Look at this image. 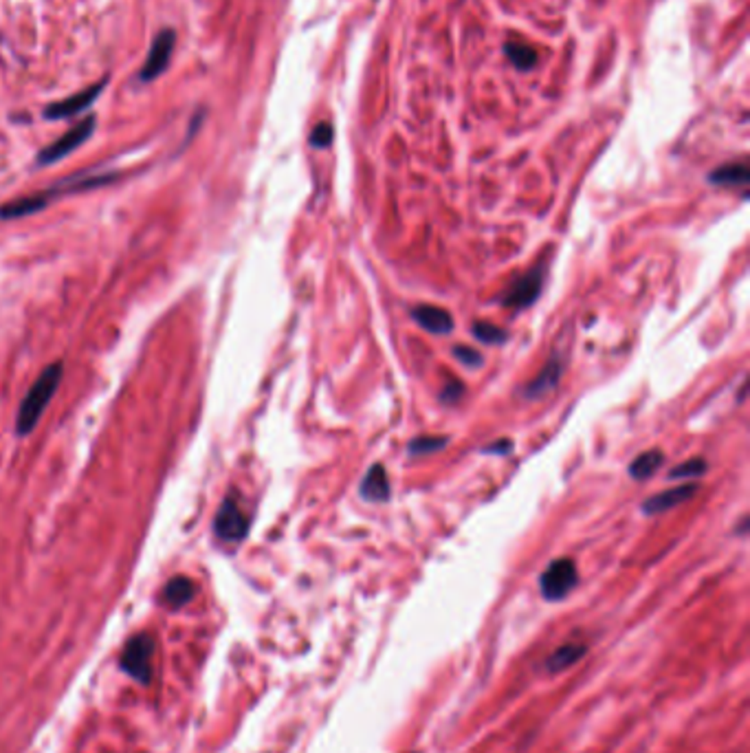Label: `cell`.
<instances>
[{
    "mask_svg": "<svg viewBox=\"0 0 750 753\" xmlns=\"http://www.w3.org/2000/svg\"><path fill=\"white\" fill-rule=\"evenodd\" d=\"M194 595H196L194 581L190 578H185V575H176V578H172L165 584L161 599H164V604H167L170 608H183L185 604L192 602Z\"/></svg>",
    "mask_w": 750,
    "mask_h": 753,
    "instance_id": "7c38bea8",
    "label": "cell"
},
{
    "mask_svg": "<svg viewBox=\"0 0 750 753\" xmlns=\"http://www.w3.org/2000/svg\"><path fill=\"white\" fill-rule=\"evenodd\" d=\"M577 581H579V573H577L575 562L561 557V560L551 562L548 569L544 571L542 578H539V590L548 602H559L575 588Z\"/></svg>",
    "mask_w": 750,
    "mask_h": 753,
    "instance_id": "277c9868",
    "label": "cell"
},
{
    "mask_svg": "<svg viewBox=\"0 0 750 753\" xmlns=\"http://www.w3.org/2000/svg\"><path fill=\"white\" fill-rule=\"evenodd\" d=\"M510 447H513V443L510 441H498L493 443V445L485 447L486 454H506V452H510Z\"/></svg>",
    "mask_w": 750,
    "mask_h": 753,
    "instance_id": "cb8c5ba5",
    "label": "cell"
},
{
    "mask_svg": "<svg viewBox=\"0 0 750 753\" xmlns=\"http://www.w3.org/2000/svg\"><path fill=\"white\" fill-rule=\"evenodd\" d=\"M174 47H176V33L174 30H161L156 33L155 42H152L150 51H147V58L143 62L141 71H139V80L143 84H150L155 82L156 78H161V75L165 73V69L170 66L172 62V55H174Z\"/></svg>",
    "mask_w": 750,
    "mask_h": 753,
    "instance_id": "8992f818",
    "label": "cell"
},
{
    "mask_svg": "<svg viewBox=\"0 0 750 753\" xmlns=\"http://www.w3.org/2000/svg\"><path fill=\"white\" fill-rule=\"evenodd\" d=\"M62 375H64V364H62V361H55V364L46 366V368L40 373V376L33 381V385L29 388V393L25 394V399H22L21 408H18V414H16L18 436H27L36 430L42 414H45V410L49 408L51 399L55 397L57 388H60Z\"/></svg>",
    "mask_w": 750,
    "mask_h": 753,
    "instance_id": "6da1fadb",
    "label": "cell"
},
{
    "mask_svg": "<svg viewBox=\"0 0 750 753\" xmlns=\"http://www.w3.org/2000/svg\"><path fill=\"white\" fill-rule=\"evenodd\" d=\"M447 445L445 436H418L409 441V454H432V452L442 450Z\"/></svg>",
    "mask_w": 750,
    "mask_h": 753,
    "instance_id": "d6986e66",
    "label": "cell"
},
{
    "mask_svg": "<svg viewBox=\"0 0 750 753\" xmlns=\"http://www.w3.org/2000/svg\"><path fill=\"white\" fill-rule=\"evenodd\" d=\"M412 317L417 319L418 326L425 331L434 333V335H447L453 331V317L447 309L432 307V304H420L412 311Z\"/></svg>",
    "mask_w": 750,
    "mask_h": 753,
    "instance_id": "30bf717a",
    "label": "cell"
},
{
    "mask_svg": "<svg viewBox=\"0 0 750 753\" xmlns=\"http://www.w3.org/2000/svg\"><path fill=\"white\" fill-rule=\"evenodd\" d=\"M473 335H476L480 342H485V344H501V342L509 337L504 328L495 326V324H491V322L473 324Z\"/></svg>",
    "mask_w": 750,
    "mask_h": 753,
    "instance_id": "ac0fdd59",
    "label": "cell"
},
{
    "mask_svg": "<svg viewBox=\"0 0 750 753\" xmlns=\"http://www.w3.org/2000/svg\"><path fill=\"white\" fill-rule=\"evenodd\" d=\"M95 126H97V117L95 115L84 117L82 122H78L73 128H69L60 140H55L54 144L42 148L36 157V164L42 165V168H46V165H54L57 164V161L64 159V157H69L71 152L78 150L80 146H84L86 141L93 137Z\"/></svg>",
    "mask_w": 750,
    "mask_h": 753,
    "instance_id": "7a4b0ae2",
    "label": "cell"
},
{
    "mask_svg": "<svg viewBox=\"0 0 750 753\" xmlns=\"http://www.w3.org/2000/svg\"><path fill=\"white\" fill-rule=\"evenodd\" d=\"M586 655L584 643H566V646L557 647L551 656L546 659V670L548 672H561L566 667L575 665L581 656Z\"/></svg>",
    "mask_w": 750,
    "mask_h": 753,
    "instance_id": "9a60e30c",
    "label": "cell"
},
{
    "mask_svg": "<svg viewBox=\"0 0 750 753\" xmlns=\"http://www.w3.org/2000/svg\"><path fill=\"white\" fill-rule=\"evenodd\" d=\"M706 471V463L702 459H691L687 461V463L673 467L671 474H669V478L671 480H689V478H697V476H702Z\"/></svg>",
    "mask_w": 750,
    "mask_h": 753,
    "instance_id": "ffe728a7",
    "label": "cell"
},
{
    "mask_svg": "<svg viewBox=\"0 0 750 753\" xmlns=\"http://www.w3.org/2000/svg\"><path fill=\"white\" fill-rule=\"evenodd\" d=\"M333 126L331 123H317V126L313 128V132H310V146L313 148H328L333 144Z\"/></svg>",
    "mask_w": 750,
    "mask_h": 753,
    "instance_id": "44dd1931",
    "label": "cell"
},
{
    "mask_svg": "<svg viewBox=\"0 0 750 753\" xmlns=\"http://www.w3.org/2000/svg\"><path fill=\"white\" fill-rule=\"evenodd\" d=\"M506 55H509V60L513 62L518 69H533L535 64H537V54H535L533 49L527 45H522V42H509V45L504 47Z\"/></svg>",
    "mask_w": 750,
    "mask_h": 753,
    "instance_id": "e0dca14e",
    "label": "cell"
},
{
    "mask_svg": "<svg viewBox=\"0 0 750 753\" xmlns=\"http://www.w3.org/2000/svg\"><path fill=\"white\" fill-rule=\"evenodd\" d=\"M544 275H546L544 267H533L528 274H524L522 278L513 284V287L506 291V295L501 298V304L509 309L530 307V304L539 298V293H542Z\"/></svg>",
    "mask_w": 750,
    "mask_h": 753,
    "instance_id": "ba28073f",
    "label": "cell"
},
{
    "mask_svg": "<svg viewBox=\"0 0 750 753\" xmlns=\"http://www.w3.org/2000/svg\"><path fill=\"white\" fill-rule=\"evenodd\" d=\"M559 375H561V366H559L557 360H552L551 364H548L546 368L542 370V373H539L537 376H535L533 381H530L524 393H527L528 399L544 397V394L551 393V390L557 388Z\"/></svg>",
    "mask_w": 750,
    "mask_h": 753,
    "instance_id": "4fadbf2b",
    "label": "cell"
},
{
    "mask_svg": "<svg viewBox=\"0 0 750 753\" xmlns=\"http://www.w3.org/2000/svg\"><path fill=\"white\" fill-rule=\"evenodd\" d=\"M462 393H465V385H462L460 381H449L445 390H442V402H458V399L462 397Z\"/></svg>",
    "mask_w": 750,
    "mask_h": 753,
    "instance_id": "603a6c76",
    "label": "cell"
},
{
    "mask_svg": "<svg viewBox=\"0 0 750 753\" xmlns=\"http://www.w3.org/2000/svg\"><path fill=\"white\" fill-rule=\"evenodd\" d=\"M152 656H155V639L141 632L126 643L119 665L128 676L147 685L152 679Z\"/></svg>",
    "mask_w": 750,
    "mask_h": 753,
    "instance_id": "3957f363",
    "label": "cell"
},
{
    "mask_svg": "<svg viewBox=\"0 0 750 753\" xmlns=\"http://www.w3.org/2000/svg\"><path fill=\"white\" fill-rule=\"evenodd\" d=\"M359 494L363 495V500H367V503H385L392 494L388 470H385L381 463L372 465L370 470H367V474L363 476Z\"/></svg>",
    "mask_w": 750,
    "mask_h": 753,
    "instance_id": "8fae6325",
    "label": "cell"
},
{
    "mask_svg": "<svg viewBox=\"0 0 750 753\" xmlns=\"http://www.w3.org/2000/svg\"><path fill=\"white\" fill-rule=\"evenodd\" d=\"M214 533L223 542H242L249 533V518L242 512L240 503L233 494L223 500L216 518H214Z\"/></svg>",
    "mask_w": 750,
    "mask_h": 753,
    "instance_id": "5b68a950",
    "label": "cell"
},
{
    "mask_svg": "<svg viewBox=\"0 0 750 753\" xmlns=\"http://www.w3.org/2000/svg\"><path fill=\"white\" fill-rule=\"evenodd\" d=\"M106 84H108V78H102L99 82L90 84V87L80 90V93L69 95V97H64V99H57V102H51L49 106L45 108L42 115H45V119H51V122H54V119H69V117L80 115V113H84L86 108H90L95 102H97V97L104 93Z\"/></svg>",
    "mask_w": 750,
    "mask_h": 753,
    "instance_id": "52a82bcc",
    "label": "cell"
},
{
    "mask_svg": "<svg viewBox=\"0 0 750 753\" xmlns=\"http://www.w3.org/2000/svg\"><path fill=\"white\" fill-rule=\"evenodd\" d=\"M662 461H665V454H662L661 450L643 452V454L636 456V459L632 461V465H629V476L636 480L649 478V476H653L661 470Z\"/></svg>",
    "mask_w": 750,
    "mask_h": 753,
    "instance_id": "2e32d148",
    "label": "cell"
},
{
    "mask_svg": "<svg viewBox=\"0 0 750 753\" xmlns=\"http://www.w3.org/2000/svg\"><path fill=\"white\" fill-rule=\"evenodd\" d=\"M695 492H697L695 483L678 485V487H671V489H667V492L656 494L649 500H645L643 513H647V516H656V513L669 512V509L678 507L680 503H687L689 498H694Z\"/></svg>",
    "mask_w": 750,
    "mask_h": 753,
    "instance_id": "9c48e42d",
    "label": "cell"
},
{
    "mask_svg": "<svg viewBox=\"0 0 750 753\" xmlns=\"http://www.w3.org/2000/svg\"><path fill=\"white\" fill-rule=\"evenodd\" d=\"M750 173L746 164H726L709 174L711 183L720 185V188H739V185H746Z\"/></svg>",
    "mask_w": 750,
    "mask_h": 753,
    "instance_id": "5bb4252c",
    "label": "cell"
},
{
    "mask_svg": "<svg viewBox=\"0 0 750 753\" xmlns=\"http://www.w3.org/2000/svg\"><path fill=\"white\" fill-rule=\"evenodd\" d=\"M453 355H456L458 361H462L469 368H480L482 366V355L477 351H473L469 346H456L453 348Z\"/></svg>",
    "mask_w": 750,
    "mask_h": 753,
    "instance_id": "7402d4cb",
    "label": "cell"
}]
</instances>
